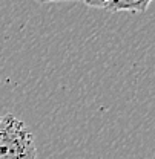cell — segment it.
<instances>
[{"mask_svg":"<svg viewBox=\"0 0 155 159\" xmlns=\"http://www.w3.org/2000/svg\"><path fill=\"white\" fill-rule=\"evenodd\" d=\"M0 159H37L31 130L11 113L0 116Z\"/></svg>","mask_w":155,"mask_h":159,"instance_id":"cell-1","label":"cell"},{"mask_svg":"<svg viewBox=\"0 0 155 159\" xmlns=\"http://www.w3.org/2000/svg\"><path fill=\"white\" fill-rule=\"evenodd\" d=\"M86 6L89 8H98V9H108L112 12L118 11H124V12H144L149 5L151 0H115V2H85Z\"/></svg>","mask_w":155,"mask_h":159,"instance_id":"cell-2","label":"cell"}]
</instances>
